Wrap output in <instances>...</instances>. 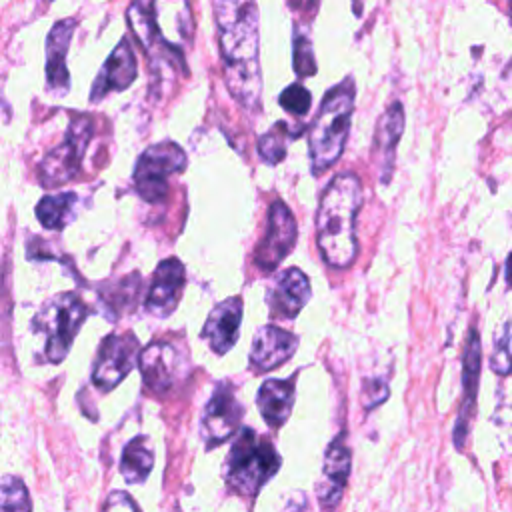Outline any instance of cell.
I'll use <instances>...</instances> for the list:
<instances>
[{
	"label": "cell",
	"mask_w": 512,
	"mask_h": 512,
	"mask_svg": "<svg viewBox=\"0 0 512 512\" xmlns=\"http://www.w3.org/2000/svg\"><path fill=\"white\" fill-rule=\"evenodd\" d=\"M94 134V122L86 114H78L70 120L62 144L52 148L38 164L40 186L52 190L72 180L82 164L88 142Z\"/></svg>",
	"instance_id": "obj_6"
},
{
	"label": "cell",
	"mask_w": 512,
	"mask_h": 512,
	"mask_svg": "<svg viewBox=\"0 0 512 512\" xmlns=\"http://www.w3.org/2000/svg\"><path fill=\"white\" fill-rule=\"evenodd\" d=\"M242 324V298L230 296L218 302L202 328V338L208 342L212 352L226 354L238 340Z\"/></svg>",
	"instance_id": "obj_18"
},
{
	"label": "cell",
	"mask_w": 512,
	"mask_h": 512,
	"mask_svg": "<svg viewBox=\"0 0 512 512\" xmlns=\"http://www.w3.org/2000/svg\"><path fill=\"white\" fill-rule=\"evenodd\" d=\"M186 152L176 142L148 146L134 166V186L148 204H160L168 194V178L186 168Z\"/></svg>",
	"instance_id": "obj_7"
},
{
	"label": "cell",
	"mask_w": 512,
	"mask_h": 512,
	"mask_svg": "<svg viewBox=\"0 0 512 512\" xmlns=\"http://www.w3.org/2000/svg\"><path fill=\"white\" fill-rule=\"evenodd\" d=\"M76 208H78L76 192L46 194L36 204V218L48 230H62L74 220Z\"/></svg>",
	"instance_id": "obj_23"
},
{
	"label": "cell",
	"mask_w": 512,
	"mask_h": 512,
	"mask_svg": "<svg viewBox=\"0 0 512 512\" xmlns=\"http://www.w3.org/2000/svg\"><path fill=\"white\" fill-rule=\"evenodd\" d=\"M292 62H294V72L300 78H308L314 76L318 66H316V58H314V50H312V42L308 38V34L304 32H294V52H292Z\"/></svg>",
	"instance_id": "obj_26"
},
{
	"label": "cell",
	"mask_w": 512,
	"mask_h": 512,
	"mask_svg": "<svg viewBox=\"0 0 512 512\" xmlns=\"http://www.w3.org/2000/svg\"><path fill=\"white\" fill-rule=\"evenodd\" d=\"M260 416L270 428H280L294 406V378L290 380H266L256 394Z\"/></svg>",
	"instance_id": "obj_21"
},
{
	"label": "cell",
	"mask_w": 512,
	"mask_h": 512,
	"mask_svg": "<svg viewBox=\"0 0 512 512\" xmlns=\"http://www.w3.org/2000/svg\"><path fill=\"white\" fill-rule=\"evenodd\" d=\"M354 94L356 86L352 76H346L324 94L320 110L308 130L310 168L314 174L326 172L342 156L354 112Z\"/></svg>",
	"instance_id": "obj_3"
},
{
	"label": "cell",
	"mask_w": 512,
	"mask_h": 512,
	"mask_svg": "<svg viewBox=\"0 0 512 512\" xmlns=\"http://www.w3.org/2000/svg\"><path fill=\"white\" fill-rule=\"evenodd\" d=\"M298 348V336L274 326L266 324L256 330L252 348H250V366L254 372L264 374L270 372L284 362H288Z\"/></svg>",
	"instance_id": "obj_13"
},
{
	"label": "cell",
	"mask_w": 512,
	"mask_h": 512,
	"mask_svg": "<svg viewBox=\"0 0 512 512\" xmlns=\"http://www.w3.org/2000/svg\"><path fill=\"white\" fill-rule=\"evenodd\" d=\"M86 316L88 306L74 292H62L44 302L32 320V328L46 336L44 356L48 362L58 364L66 358Z\"/></svg>",
	"instance_id": "obj_5"
},
{
	"label": "cell",
	"mask_w": 512,
	"mask_h": 512,
	"mask_svg": "<svg viewBox=\"0 0 512 512\" xmlns=\"http://www.w3.org/2000/svg\"><path fill=\"white\" fill-rule=\"evenodd\" d=\"M138 74L136 56L132 50V44L128 38H122L112 54L102 64L92 90H90V102L102 100L108 92H122L126 90Z\"/></svg>",
	"instance_id": "obj_15"
},
{
	"label": "cell",
	"mask_w": 512,
	"mask_h": 512,
	"mask_svg": "<svg viewBox=\"0 0 512 512\" xmlns=\"http://www.w3.org/2000/svg\"><path fill=\"white\" fill-rule=\"evenodd\" d=\"M212 8L226 88L242 108L258 112L262 106L258 6L254 2L218 0Z\"/></svg>",
	"instance_id": "obj_1"
},
{
	"label": "cell",
	"mask_w": 512,
	"mask_h": 512,
	"mask_svg": "<svg viewBox=\"0 0 512 512\" xmlns=\"http://www.w3.org/2000/svg\"><path fill=\"white\" fill-rule=\"evenodd\" d=\"M76 28L74 18L58 20L46 40V90L54 96H64L70 90V72L66 54Z\"/></svg>",
	"instance_id": "obj_17"
},
{
	"label": "cell",
	"mask_w": 512,
	"mask_h": 512,
	"mask_svg": "<svg viewBox=\"0 0 512 512\" xmlns=\"http://www.w3.org/2000/svg\"><path fill=\"white\" fill-rule=\"evenodd\" d=\"M288 144V126L284 122H276L272 130L258 138V154L268 164H278L286 156Z\"/></svg>",
	"instance_id": "obj_25"
},
{
	"label": "cell",
	"mask_w": 512,
	"mask_h": 512,
	"mask_svg": "<svg viewBox=\"0 0 512 512\" xmlns=\"http://www.w3.org/2000/svg\"><path fill=\"white\" fill-rule=\"evenodd\" d=\"M154 468V446L148 436L132 438L120 458V472L128 484H140Z\"/></svg>",
	"instance_id": "obj_22"
},
{
	"label": "cell",
	"mask_w": 512,
	"mask_h": 512,
	"mask_svg": "<svg viewBox=\"0 0 512 512\" xmlns=\"http://www.w3.org/2000/svg\"><path fill=\"white\" fill-rule=\"evenodd\" d=\"M278 104L294 116H306L312 106V96H310L308 88L294 82L282 90V94L278 96Z\"/></svg>",
	"instance_id": "obj_27"
},
{
	"label": "cell",
	"mask_w": 512,
	"mask_h": 512,
	"mask_svg": "<svg viewBox=\"0 0 512 512\" xmlns=\"http://www.w3.org/2000/svg\"><path fill=\"white\" fill-rule=\"evenodd\" d=\"M0 512H32V502L26 484L12 474H6L0 484Z\"/></svg>",
	"instance_id": "obj_24"
},
{
	"label": "cell",
	"mask_w": 512,
	"mask_h": 512,
	"mask_svg": "<svg viewBox=\"0 0 512 512\" xmlns=\"http://www.w3.org/2000/svg\"><path fill=\"white\" fill-rule=\"evenodd\" d=\"M184 284H186L184 264L178 258L162 260L154 270L152 284L144 298L146 312L156 318L170 316L182 298Z\"/></svg>",
	"instance_id": "obj_12"
},
{
	"label": "cell",
	"mask_w": 512,
	"mask_h": 512,
	"mask_svg": "<svg viewBox=\"0 0 512 512\" xmlns=\"http://www.w3.org/2000/svg\"><path fill=\"white\" fill-rule=\"evenodd\" d=\"M490 368L496 374H510L512 372V350H510V324H506L504 334L498 336L494 344V352L490 356Z\"/></svg>",
	"instance_id": "obj_28"
},
{
	"label": "cell",
	"mask_w": 512,
	"mask_h": 512,
	"mask_svg": "<svg viewBox=\"0 0 512 512\" xmlns=\"http://www.w3.org/2000/svg\"><path fill=\"white\" fill-rule=\"evenodd\" d=\"M140 354V342L132 332L108 334L98 346L92 384L102 392H110L134 370Z\"/></svg>",
	"instance_id": "obj_9"
},
{
	"label": "cell",
	"mask_w": 512,
	"mask_h": 512,
	"mask_svg": "<svg viewBox=\"0 0 512 512\" xmlns=\"http://www.w3.org/2000/svg\"><path fill=\"white\" fill-rule=\"evenodd\" d=\"M362 206V182L354 172L336 174L322 192L316 214V242L322 260L348 268L358 254L356 218Z\"/></svg>",
	"instance_id": "obj_2"
},
{
	"label": "cell",
	"mask_w": 512,
	"mask_h": 512,
	"mask_svg": "<svg viewBox=\"0 0 512 512\" xmlns=\"http://www.w3.org/2000/svg\"><path fill=\"white\" fill-rule=\"evenodd\" d=\"M310 280L308 276L292 266L284 272H280L268 290V304H270V314L272 318H296L300 310L306 306L310 300Z\"/></svg>",
	"instance_id": "obj_16"
},
{
	"label": "cell",
	"mask_w": 512,
	"mask_h": 512,
	"mask_svg": "<svg viewBox=\"0 0 512 512\" xmlns=\"http://www.w3.org/2000/svg\"><path fill=\"white\" fill-rule=\"evenodd\" d=\"M242 416L244 406L238 400L234 386L230 382H218L200 418V434L206 448L212 450L240 432Z\"/></svg>",
	"instance_id": "obj_10"
},
{
	"label": "cell",
	"mask_w": 512,
	"mask_h": 512,
	"mask_svg": "<svg viewBox=\"0 0 512 512\" xmlns=\"http://www.w3.org/2000/svg\"><path fill=\"white\" fill-rule=\"evenodd\" d=\"M404 130V108L400 102H392L386 112L378 118L374 140H372V158L380 168V180L388 182L394 166L396 144Z\"/></svg>",
	"instance_id": "obj_19"
},
{
	"label": "cell",
	"mask_w": 512,
	"mask_h": 512,
	"mask_svg": "<svg viewBox=\"0 0 512 512\" xmlns=\"http://www.w3.org/2000/svg\"><path fill=\"white\" fill-rule=\"evenodd\" d=\"M280 464L274 444L256 436L252 428H240L224 462V480L234 492L254 496L278 472Z\"/></svg>",
	"instance_id": "obj_4"
},
{
	"label": "cell",
	"mask_w": 512,
	"mask_h": 512,
	"mask_svg": "<svg viewBox=\"0 0 512 512\" xmlns=\"http://www.w3.org/2000/svg\"><path fill=\"white\" fill-rule=\"evenodd\" d=\"M462 388H464V400L460 408V416L454 428V442L460 448L468 430V420L470 412L476 402V392H478V378H480V338L476 328H470L466 346H464V358H462Z\"/></svg>",
	"instance_id": "obj_20"
},
{
	"label": "cell",
	"mask_w": 512,
	"mask_h": 512,
	"mask_svg": "<svg viewBox=\"0 0 512 512\" xmlns=\"http://www.w3.org/2000/svg\"><path fill=\"white\" fill-rule=\"evenodd\" d=\"M388 394H390L388 384L382 378H368L362 384V394H360L362 396V406L366 410H372L378 404H382L388 398Z\"/></svg>",
	"instance_id": "obj_29"
},
{
	"label": "cell",
	"mask_w": 512,
	"mask_h": 512,
	"mask_svg": "<svg viewBox=\"0 0 512 512\" xmlns=\"http://www.w3.org/2000/svg\"><path fill=\"white\" fill-rule=\"evenodd\" d=\"M506 282L512 286V252H510V256L506 260Z\"/></svg>",
	"instance_id": "obj_31"
},
{
	"label": "cell",
	"mask_w": 512,
	"mask_h": 512,
	"mask_svg": "<svg viewBox=\"0 0 512 512\" xmlns=\"http://www.w3.org/2000/svg\"><path fill=\"white\" fill-rule=\"evenodd\" d=\"M298 226L292 210L282 202L274 200L268 208L266 232L254 250V262L260 270H274L294 248Z\"/></svg>",
	"instance_id": "obj_11"
},
{
	"label": "cell",
	"mask_w": 512,
	"mask_h": 512,
	"mask_svg": "<svg viewBox=\"0 0 512 512\" xmlns=\"http://www.w3.org/2000/svg\"><path fill=\"white\" fill-rule=\"evenodd\" d=\"M102 512H140V508L136 506L134 498L122 490H114L112 494H108Z\"/></svg>",
	"instance_id": "obj_30"
},
{
	"label": "cell",
	"mask_w": 512,
	"mask_h": 512,
	"mask_svg": "<svg viewBox=\"0 0 512 512\" xmlns=\"http://www.w3.org/2000/svg\"><path fill=\"white\" fill-rule=\"evenodd\" d=\"M140 372L146 388L166 396L188 372V356L172 340H154L140 354Z\"/></svg>",
	"instance_id": "obj_8"
},
{
	"label": "cell",
	"mask_w": 512,
	"mask_h": 512,
	"mask_svg": "<svg viewBox=\"0 0 512 512\" xmlns=\"http://www.w3.org/2000/svg\"><path fill=\"white\" fill-rule=\"evenodd\" d=\"M350 466H352V456L344 442V434H340L328 444L324 454L322 476L316 488V494L322 506L334 508L342 500V494L350 476Z\"/></svg>",
	"instance_id": "obj_14"
}]
</instances>
